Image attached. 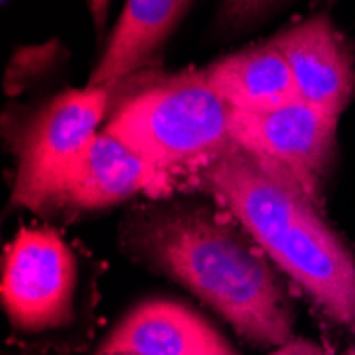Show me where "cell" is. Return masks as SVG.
<instances>
[{
	"instance_id": "6da1fadb",
	"label": "cell",
	"mask_w": 355,
	"mask_h": 355,
	"mask_svg": "<svg viewBox=\"0 0 355 355\" xmlns=\"http://www.w3.org/2000/svg\"><path fill=\"white\" fill-rule=\"evenodd\" d=\"M117 245L189 289L245 340L277 349L294 338L296 309L279 268L223 207L155 198L121 219Z\"/></svg>"
},
{
	"instance_id": "7a4b0ae2",
	"label": "cell",
	"mask_w": 355,
	"mask_h": 355,
	"mask_svg": "<svg viewBox=\"0 0 355 355\" xmlns=\"http://www.w3.org/2000/svg\"><path fill=\"white\" fill-rule=\"evenodd\" d=\"M193 183L245 225L321 313L355 334V255L315 202L266 173L236 145L205 166Z\"/></svg>"
},
{
	"instance_id": "3957f363",
	"label": "cell",
	"mask_w": 355,
	"mask_h": 355,
	"mask_svg": "<svg viewBox=\"0 0 355 355\" xmlns=\"http://www.w3.org/2000/svg\"><path fill=\"white\" fill-rule=\"evenodd\" d=\"M232 115L202 71L153 77L128 89L103 125L139 151L171 185L196 177L234 147Z\"/></svg>"
},
{
	"instance_id": "277c9868",
	"label": "cell",
	"mask_w": 355,
	"mask_h": 355,
	"mask_svg": "<svg viewBox=\"0 0 355 355\" xmlns=\"http://www.w3.org/2000/svg\"><path fill=\"white\" fill-rule=\"evenodd\" d=\"M113 107V85L67 89L30 109L11 130V205L51 217L62 191Z\"/></svg>"
},
{
	"instance_id": "5b68a950",
	"label": "cell",
	"mask_w": 355,
	"mask_h": 355,
	"mask_svg": "<svg viewBox=\"0 0 355 355\" xmlns=\"http://www.w3.org/2000/svg\"><path fill=\"white\" fill-rule=\"evenodd\" d=\"M338 119L302 101L232 115L234 145L255 164L321 207L336 164Z\"/></svg>"
},
{
	"instance_id": "8992f818",
	"label": "cell",
	"mask_w": 355,
	"mask_h": 355,
	"mask_svg": "<svg viewBox=\"0 0 355 355\" xmlns=\"http://www.w3.org/2000/svg\"><path fill=\"white\" fill-rule=\"evenodd\" d=\"M77 260L55 230L21 228L3 257V309L19 332L39 334L75 317Z\"/></svg>"
},
{
	"instance_id": "52a82bcc",
	"label": "cell",
	"mask_w": 355,
	"mask_h": 355,
	"mask_svg": "<svg viewBox=\"0 0 355 355\" xmlns=\"http://www.w3.org/2000/svg\"><path fill=\"white\" fill-rule=\"evenodd\" d=\"M272 43L292 69L298 98L338 119L355 96V45L330 15L317 11L289 24Z\"/></svg>"
},
{
	"instance_id": "ba28073f",
	"label": "cell",
	"mask_w": 355,
	"mask_h": 355,
	"mask_svg": "<svg viewBox=\"0 0 355 355\" xmlns=\"http://www.w3.org/2000/svg\"><path fill=\"white\" fill-rule=\"evenodd\" d=\"M171 189V181L151 162L103 128L83 155L71 183L62 191L51 217L69 219L101 213L141 193L151 200L168 198L166 193Z\"/></svg>"
},
{
	"instance_id": "9c48e42d",
	"label": "cell",
	"mask_w": 355,
	"mask_h": 355,
	"mask_svg": "<svg viewBox=\"0 0 355 355\" xmlns=\"http://www.w3.org/2000/svg\"><path fill=\"white\" fill-rule=\"evenodd\" d=\"M98 355H236L205 317L173 300H147L128 313Z\"/></svg>"
},
{
	"instance_id": "30bf717a",
	"label": "cell",
	"mask_w": 355,
	"mask_h": 355,
	"mask_svg": "<svg viewBox=\"0 0 355 355\" xmlns=\"http://www.w3.org/2000/svg\"><path fill=\"white\" fill-rule=\"evenodd\" d=\"M193 0H125L121 15L105 41L89 85L117 87L145 73L162 53Z\"/></svg>"
},
{
	"instance_id": "8fae6325",
	"label": "cell",
	"mask_w": 355,
	"mask_h": 355,
	"mask_svg": "<svg viewBox=\"0 0 355 355\" xmlns=\"http://www.w3.org/2000/svg\"><path fill=\"white\" fill-rule=\"evenodd\" d=\"M202 75L239 113L272 111L300 101L292 69L272 39L215 60Z\"/></svg>"
},
{
	"instance_id": "7c38bea8",
	"label": "cell",
	"mask_w": 355,
	"mask_h": 355,
	"mask_svg": "<svg viewBox=\"0 0 355 355\" xmlns=\"http://www.w3.org/2000/svg\"><path fill=\"white\" fill-rule=\"evenodd\" d=\"M287 0H219L213 32L217 37H236L275 15Z\"/></svg>"
},
{
	"instance_id": "4fadbf2b",
	"label": "cell",
	"mask_w": 355,
	"mask_h": 355,
	"mask_svg": "<svg viewBox=\"0 0 355 355\" xmlns=\"http://www.w3.org/2000/svg\"><path fill=\"white\" fill-rule=\"evenodd\" d=\"M85 3H87L92 21H94V26H96V39H98V43H105L111 0H85Z\"/></svg>"
},
{
	"instance_id": "5bb4252c",
	"label": "cell",
	"mask_w": 355,
	"mask_h": 355,
	"mask_svg": "<svg viewBox=\"0 0 355 355\" xmlns=\"http://www.w3.org/2000/svg\"><path fill=\"white\" fill-rule=\"evenodd\" d=\"M268 355H328L324 347H319L317 343L313 340H306V338H292L289 343L277 347L272 353Z\"/></svg>"
}]
</instances>
